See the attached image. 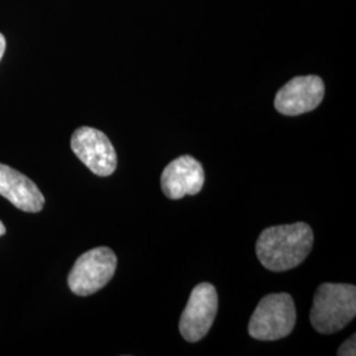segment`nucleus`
I'll use <instances>...</instances> for the list:
<instances>
[{
	"label": "nucleus",
	"instance_id": "nucleus-1",
	"mask_svg": "<svg viewBox=\"0 0 356 356\" xmlns=\"http://www.w3.org/2000/svg\"><path fill=\"white\" fill-rule=\"evenodd\" d=\"M313 229L304 222L264 229L256 242V256L263 267L284 272L298 267L310 254Z\"/></svg>",
	"mask_w": 356,
	"mask_h": 356
},
{
	"label": "nucleus",
	"instance_id": "nucleus-2",
	"mask_svg": "<svg viewBox=\"0 0 356 356\" xmlns=\"http://www.w3.org/2000/svg\"><path fill=\"white\" fill-rule=\"evenodd\" d=\"M356 316V288L350 284L319 285L314 294L310 322L321 334L344 329Z\"/></svg>",
	"mask_w": 356,
	"mask_h": 356
},
{
	"label": "nucleus",
	"instance_id": "nucleus-3",
	"mask_svg": "<svg viewBox=\"0 0 356 356\" xmlns=\"http://www.w3.org/2000/svg\"><path fill=\"white\" fill-rule=\"evenodd\" d=\"M297 321L296 305L288 293H273L266 296L248 325L250 335L257 341H277L292 332Z\"/></svg>",
	"mask_w": 356,
	"mask_h": 356
},
{
	"label": "nucleus",
	"instance_id": "nucleus-4",
	"mask_svg": "<svg viewBox=\"0 0 356 356\" xmlns=\"http://www.w3.org/2000/svg\"><path fill=\"white\" fill-rule=\"evenodd\" d=\"M116 266V254L108 247L92 248L81 254L67 277L70 291L81 297L101 291L114 277Z\"/></svg>",
	"mask_w": 356,
	"mask_h": 356
},
{
	"label": "nucleus",
	"instance_id": "nucleus-5",
	"mask_svg": "<svg viewBox=\"0 0 356 356\" xmlns=\"http://www.w3.org/2000/svg\"><path fill=\"white\" fill-rule=\"evenodd\" d=\"M218 312V294L214 285L198 284L191 293L188 305L179 319V332L191 343L204 339L211 329Z\"/></svg>",
	"mask_w": 356,
	"mask_h": 356
},
{
	"label": "nucleus",
	"instance_id": "nucleus-6",
	"mask_svg": "<svg viewBox=\"0 0 356 356\" xmlns=\"http://www.w3.org/2000/svg\"><path fill=\"white\" fill-rule=\"evenodd\" d=\"M70 145L76 157L94 175L107 177L114 173L118 165V157L113 143L102 131L91 127H79L74 131Z\"/></svg>",
	"mask_w": 356,
	"mask_h": 356
},
{
	"label": "nucleus",
	"instance_id": "nucleus-7",
	"mask_svg": "<svg viewBox=\"0 0 356 356\" xmlns=\"http://www.w3.org/2000/svg\"><path fill=\"white\" fill-rule=\"evenodd\" d=\"M323 97L325 85L319 76H296L276 94L275 108L286 116L306 114L316 110Z\"/></svg>",
	"mask_w": 356,
	"mask_h": 356
},
{
	"label": "nucleus",
	"instance_id": "nucleus-8",
	"mask_svg": "<svg viewBox=\"0 0 356 356\" xmlns=\"http://www.w3.org/2000/svg\"><path fill=\"white\" fill-rule=\"evenodd\" d=\"M204 184V166L189 154L169 163L161 175V189L169 200L195 195L202 191Z\"/></svg>",
	"mask_w": 356,
	"mask_h": 356
},
{
	"label": "nucleus",
	"instance_id": "nucleus-9",
	"mask_svg": "<svg viewBox=\"0 0 356 356\" xmlns=\"http://www.w3.org/2000/svg\"><path fill=\"white\" fill-rule=\"evenodd\" d=\"M0 195L26 213H38L45 204L42 193L31 178L4 164H0Z\"/></svg>",
	"mask_w": 356,
	"mask_h": 356
},
{
	"label": "nucleus",
	"instance_id": "nucleus-10",
	"mask_svg": "<svg viewBox=\"0 0 356 356\" xmlns=\"http://www.w3.org/2000/svg\"><path fill=\"white\" fill-rule=\"evenodd\" d=\"M355 334L348 338L346 342H344L339 348H338V356H355L356 355V347H355Z\"/></svg>",
	"mask_w": 356,
	"mask_h": 356
},
{
	"label": "nucleus",
	"instance_id": "nucleus-11",
	"mask_svg": "<svg viewBox=\"0 0 356 356\" xmlns=\"http://www.w3.org/2000/svg\"><path fill=\"white\" fill-rule=\"evenodd\" d=\"M6 51V38L0 33V61L3 58V54Z\"/></svg>",
	"mask_w": 356,
	"mask_h": 356
},
{
	"label": "nucleus",
	"instance_id": "nucleus-12",
	"mask_svg": "<svg viewBox=\"0 0 356 356\" xmlns=\"http://www.w3.org/2000/svg\"><path fill=\"white\" fill-rule=\"evenodd\" d=\"M6 231H7V229H6V227H4V225H3V222H1V220H0V236H3V235H4V234H6Z\"/></svg>",
	"mask_w": 356,
	"mask_h": 356
}]
</instances>
